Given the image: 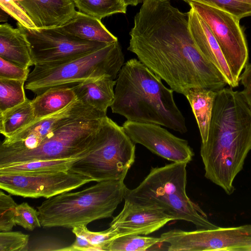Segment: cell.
I'll use <instances>...</instances> for the list:
<instances>
[{
	"label": "cell",
	"instance_id": "d4e9b609",
	"mask_svg": "<svg viewBox=\"0 0 251 251\" xmlns=\"http://www.w3.org/2000/svg\"><path fill=\"white\" fill-rule=\"evenodd\" d=\"M35 120L31 100L0 112V132L8 138Z\"/></svg>",
	"mask_w": 251,
	"mask_h": 251
},
{
	"label": "cell",
	"instance_id": "6da1fadb",
	"mask_svg": "<svg viewBox=\"0 0 251 251\" xmlns=\"http://www.w3.org/2000/svg\"><path fill=\"white\" fill-rule=\"evenodd\" d=\"M127 50L174 92L193 87L218 91L227 85L200 52L191 36L188 13L170 0H145L134 18Z\"/></svg>",
	"mask_w": 251,
	"mask_h": 251
},
{
	"label": "cell",
	"instance_id": "8d00e7d4",
	"mask_svg": "<svg viewBox=\"0 0 251 251\" xmlns=\"http://www.w3.org/2000/svg\"><path fill=\"white\" fill-rule=\"evenodd\" d=\"M76 238L75 242L68 247L62 248L60 251H101V249L97 246L91 244L85 237L75 235Z\"/></svg>",
	"mask_w": 251,
	"mask_h": 251
},
{
	"label": "cell",
	"instance_id": "3957f363",
	"mask_svg": "<svg viewBox=\"0 0 251 251\" xmlns=\"http://www.w3.org/2000/svg\"><path fill=\"white\" fill-rule=\"evenodd\" d=\"M173 92L140 60L132 58L118 74L110 108L127 121L156 124L184 133L187 131L185 118Z\"/></svg>",
	"mask_w": 251,
	"mask_h": 251
},
{
	"label": "cell",
	"instance_id": "1f68e13d",
	"mask_svg": "<svg viewBox=\"0 0 251 251\" xmlns=\"http://www.w3.org/2000/svg\"><path fill=\"white\" fill-rule=\"evenodd\" d=\"M29 237L19 231H0V251H27Z\"/></svg>",
	"mask_w": 251,
	"mask_h": 251
},
{
	"label": "cell",
	"instance_id": "30bf717a",
	"mask_svg": "<svg viewBox=\"0 0 251 251\" xmlns=\"http://www.w3.org/2000/svg\"><path fill=\"white\" fill-rule=\"evenodd\" d=\"M17 26L29 43L34 65L63 63L96 51L108 44L81 40L65 32L59 26L29 28L19 23Z\"/></svg>",
	"mask_w": 251,
	"mask_h": 251
},
{
	"label": "cell",
	"instance_id": "4dcf8cb0",
	"mask_svg": "<svg viewBox=\"0 0 251 251\" xmlns=\"http://www.w3.org/2000/svg\"><path fill=\"white\" fill-rule=\"evenodd\" d=\"M17 204L10 196L0 192V231H10L15 223Z\"/></svg>",
	"mask_w": 251,
	"mask_h": 251
},
{
	"label": "cell",
	"instance_id": "9a60e30c",
	"mask_svg": "<svg viewBox=\"0 0 251 251\" xmlns=\"http://www.w3.org/2000/svg\"><path fill=\"white\" fill-rule=\"evenodd\" d=\"M186 162H173L152 167L149 174L135 188L129 189L125 197L140 200L163 195L187 194Z\"/></svg>",
	"mask_w": 251,
	"mask_h": 251
},
{
	"label": "cell",
	"instance_id": "484cf974",
	"mask_svg": "<svg viewBox=\"0 0 251 251\" xmlns=\"http://www.w3.org/2000/svg\"><path fill=\"white\" fill-rule=\"evenodd\" d=\"M79 11L100 20L115 14H125L127 5L121 0H73Z\"/></svg>",
	"mask_w": 251,
	"mask_h": 251
},
{
	"label": "cell",
	"instance_id": "836d02e7",
	"mask_svg": "<svg viewBox=\"0 0 251 251\" xmlns=\"http://www.w3.org/2000/svg\"><path fill=\"white\" fill-rule=\"evenodd\" d=\"M0 8L25 27L36 28V26L24 9L15 0H0Z\"/></svg>",
	"mask_w": 251,
	"mask_h": 251
},
{
	"label": "cell",
	"instance_id": "83f0119b",
	"mask_svg": "<svg viewBox=\"0 0 251 251\" xmlns=\"http://www.w3.org/2000/svg\"><path fill=\"white\" fill-rule=\"evenodd\" d=\"M25 81L0 78V112L24 102Z\"/></svg>",
	"mask_w": 251,
	"mask_h": 251
},
{
	"label": "cell",
	"instance_id": "52a82bcc",
	"mask_svg": "<svg viewBox=\"0 0 251 251\" xmlns=\"http://www.w3.org/2000/svg\"><path fill=\"white\" fill-rule=\"evenodd\" d=\"M135 158V143L123 126L106 116L102 119L93 150L75 161L69 171L97 182L124 180Z\"/></svg>",
	"mask_w": 251,
	"mask_h": 251
},
{
	"label": "cell",
	"instance_id": "d6a6232c",
	"mask_svg": "<svg viewBox=\"0 0 251 251\" xmlns=\"http://www.w3.org/2000/svg\"><path fill=\"white\" fill-rule=\"evenodd\" d=\"M15 221L16 225L30 231L41 226L38 210L27 202L17 205Z\"/></svg>",
	"mask_w": 251,
	"mask_h": 251
},
{
	"label": "cell",
	"instance_id": "d590c367",
	"mask_svg": "<svg viewBox=\"0 0 251 251\" xmlns=\"http://www.w3.org/2000/svg\"><path fill=\"white\" fill-rule=\"evenodd\" d=\"M240 81L243 89L242 95L251 107V63H248L240 76Z\"/></svg>",
	"mask_w": 251,
	"mask_h": 251
},
{
	"label": "cell",
	"instance_id": "ffe728a7",
	"mask_svg": "<svg viewBox=\"0 0 251 251\" xmlns=\"http://www.w3.org/2000/svg\"><path fill=\"white\" fill-rule=\"evenodd\" d=\"M0 57L25 68L34 65L25 34L7 23L0 25Z\"/></svg>",
	"mask_w": 251,
	"mask_h": 251
},
{
	"label": "cell",
	"instance_id": "5bb4252c",
	"mask_svg": "<svg viewBox=\"0 0 251 251\" xmlns=\"http://www.w3.org/2000/svg\"><path fill=\"white\" fill-rule=\"evenodd\" d=\"M124 200L123 209L109 224L110 226L116 229L119 236L127 234L148 235L173 221L158 206L126 198Z\"/></svg>",
	"mask_w": 251,
	"mask_h": 251
},
{
	"label": "cell",
	"instance_id": "e0dca14e",
	"mask_svg": "<svg viewBox=\"0 0 251 251\" xmlns=\"http://www.w3.org/2000/svg\"><path fill=\"white\" fill-rule=\"evenodd\" d=\"M36 28L62 25L76 12L73 0H15Z\"/></svg>",
	"mask_w": 251,
	"mask_h": 251
},
{
	"label": "cell",
	"instance_id": "277c9868",
	"mask_svg": "<svg viewBox=\"0 0 251 251\" xmlns=\"http://www.w3.org/2000/svg\"><path fill=\"white\" fill-rule=\"evenodd\" d=\"M128 190L124 180H107L47 199L37 207L41 226L73 228L111 217Z\"/></svg>",
	"mask_w": 251,
	"mask_h": 251
},
{
	"label": "cell",
	"instance_id": "74e56055",
	"mask_svg": "<svg viewBox=\"0 0 251 251\" xmlns=\"http://www.w3.org/2000/svg\"><path fill=\"white\" fill-rule=\"evenodd\" d=\"M127 5L136 6L138 4L143 3L145 0H121Z\"/></svg>",
	"mask_w": 251,
	"mask_h": 251
},
{
	"label": "cell",
	"instance_id": "4fadbf2b",
	"mask_svg": "<svg viewBox=\"0 0 251 251\" xmlns=\"http://www.w3.org/2000/svg\"><path fill=\"white\" fill-rule=\"evenodd\" d=\"M92 107L76 100L53 114L35 119L32 122L1 143L0 150H21L38 147L46 137L67 120Z\"/></svg>",
	"mask_w": 251,
	"mask_h": 251
},
{
	"label": "cell",
	"instance_id": "7402d4cb",
	"mask_svg": "<svg viewBox=\"0 0 251 251\" xmlns=\"http://www.w3.org/2000/svg\"><path fill=\"white\" fill-rule=\"evenodd\" d=\"M76 100L73 86L66 85L50 88L31 100L35 119L53 114Z\"/></svg>",
	"mask_w": 251,
	"mask_h": 251
},
{
	"label": "cell",
	"instance_id": "603a6c76",
	"mask_svg": "<svg viewBox=\"0 0 251 251\" xmlns=\"http://www.w3.org/2000/svg\"><path fill=\"white\" fill-rule=\"evenodd\" d=\"M217 91L201 88L189 89L185 94L197 121L201 139L206 142L212 116Z\"/></svg>",
	"mask_w": 251,
	"mask_h": 251
},
{
	"label": "cell",
	"instance_id": "ac0fdd59",
	"mask_svg": "<svg viewBox=\"0 0 251 251\" xmlns=\"http://www.w3.org/2000/svg\"><path fill=\"white\" fill-rule=\"evenodd\" d=\"M132 201L159 206L173 220H184L193 223L199 229H213L218 226L210 222L206 214L187 194L163 195L145 199Z\"/></svg>",
	"mask_w": 251,
	"mask_h": 251
},
{
	"label": "cell",
	"instance_id": "2e32d148",
	"mask_svg": "<svg viewBox=\"0 0 251 251\" xmlns=\"http://www.w3.org/2000/svg\"><path fill=\"white\" fill-rule=\"evenodd\" d=\"M188 13L189 28L194 42L202 55L221 73L227 85L232 88L239 85L216 40L209 27L194 8Z\"/></svg>",
	"mask_w": 251,
	"mask_h": 251
},
{
	"label": "cell",
	"instance_id": "9c48e42d",
	"mask_svg": "<svg viewBox=\"0 0 251 251\" xmlns=\"http://www.w3.org/2000/svg\"><path fill=\"white\" fill-rule=\"evenodd\" d=\"M189 4L206 23L226 60L235 79L248 64L249 50L240 20L231 14L196 1Z\"/></svg>",
	"mask_w": 251,
	"mask_h": 251
},
{
	"label": "cell",
	"instance_id": "ba28073f",
	"mask_svg": "<svg viewBox=\"0 0 251 251\" xmlns=\"http://www.w3.org/2000/svg\"><path fill=\"white\" fill-rule=\"evenodd\" d=\"M160 237L169 251H251V224L193 231L175 229Z\"/></svg>",
	"mask_w": 251,
	"mask_h": 251
},
{
	"label": "cell",
	"instance_id": "cb8c5ba5",
	"mask_svg": "<svg viewBox=\"0 0 251 251\" xmlns=\"http://www.w3.org/2000/svg\"><path fill=\"white\" fill-rule=\"evenodd\" d=\"M81 158L40 160L13 163L0 167V174H36L69 171L73 164Z\"/></svg>",
	"mask_w": 251,
	"mask_h": 251
},
{
	"label": "cell",
	"instance_id": "7a4b0ae2",
	"mask_svg": "<svg viewBox=\"0 0 251 251\" xmlns=\"http://www.w3.org/2000/svg\"><path fill=\"white\" fill-rule=\"evenodd\" d=\"M251 150V107L240 92L217 91L207 139L200 154L205 177L231 195Z\"/></svg>",
	"mask_w": 251,
	"mask_h": 251
},
{
	"label": "cell",
	"instance_id": "44dd1931",
	"mask_svg": "<svg viewBox=\"0 0 251 251\" xmlns=\"http://www.w3.org/2000/svg\"><path fill=\"white\" fill-rule=\"evenodd\" d=\"M59 27L65 32L83 40L107 44L118 41L101 20L80 11H76L71 19Z\"/></svg>",
	"mask_w": 251,
	"mask_h": 251
},
{
	"label": "cell",
	"instance_id": "5b68a950",
	"mask_svg": "<svg viewBox=\"0 0 251 251\" xmlns=\"http://www.w3.org/2000/svg\"><path fill=\"white\" fill-rule=\"evenodd\" d=\"M93 108L70 118L32 149L0 150V167L40 160L83 158L93 150L103 118Z\"/></svg>",
	"mask_w": 251,
	"mask_h": 251
},
{
	"label": "cell",
	"instance_id": "d6986e66",
	"mask_svg": "<svg viewBox=\"0 0 251 251\" xmlns=\"http://www.w3.org/2000/svg\"><path fill=\"white\" fill-rule=\"evenodd\" d=\"M116 80L109 75L85 80L75 84L73 88L77 100L106 115L112 104Z\"/></svg>",
	"mask_w": 251,
	"mask_h": 251
},
{
	"label": "cell",
	"instance_id": "f1b7e54d",
	"mask_svg": "<svg viewBox=\"0 0 251 251\" xmlns=\"http://www.w3.org/2000/svg\"><path fill=\"white\" fill-rule=\"evenodd\" d=\"M188 4L196 1L226 11L239 20L251 16V0H182Z\"/></svg>",
	"mask_w": 251,
	"mask_h": 251
},
{
	"label": "cell",
	"instance_id": "f546056e",
	"mask_svg": "<svg viewBox=\"0 0 251 251\" xmlns=\"http://www.w3.org/2000/svg\"><path fill=\"white\" fill-rule=\"evenodd\" d=\"M72 232L75 235L85 237L91 244L100 248L101 251H106L107 244L119 236L116 229L111 226L102 231L95 232L89 230L86 226H78L74 227Z\"/></svg>",
	"mask_w": 251,
	"mask_h": 251
},
{
	"label": "cell",
	"instance_id": "4316f807",
	"mask_svg": "<svg viewBox=\"0 0 251 251\" xmlns=\"http://www.w3.org/2000/svg\"><path fill=\"white\" fill-rule=\"evenodd\" d=\"M162 243L160 237L127 234L118 236L107 245V251H145L154 245Z\"/></svg>",
	"mask_w": 251,
	"mask_h": 251
},
{
	"label": "cell",
	"instance_id": "8fae6325",
	"mask_svg": "<svg viewBox=\"0 0 251 251\" xmlns=\"http://www.w3.org/2000/svg\"><path fill=\"white\" fill-rule=\"evenodd\" d=\"M90 177L70 171L36 174H0V188L24 198L49 199L77 189Z\"/></svg>",
	"mask_w": 251,
	"mask_h": 251
},
{
	"label": "cell",
	"instance_id": "e575fe53",
	"mask_svg": "<svg viewBox=\"0 0 251 251\" xmlns=\"http://www.w3.org/2000/svg\"><path fill=\"white\" fill-rule=\"evenodd\" d=\"M29 74V68H23L0 57V78L26 81Z\"/></svg>",
	"mask_w": 251,
	"mask_h": 251
},
{
	"label": "cell",
	"instance_id": "8992f818",
	"mask_svg": "<svg viewBox=\"0 0 251 251\" xmlns=\"http://www.w3.org/2000/svg\"><path fill=\"white\" fill-rule=\"evenodd\" d=\"M124 61L121 47L117 41L63 63L35 64L25 88L38 95L52 87L75 84L104 75H109L115 79Z\"/></svg>",
	"mask_w": 251,
	"mask_h": 251
},
{
	"label": "cell",
	"instance_id": "7c38bea8",
	"mask_svg": "<svg viewBox=\"0 0 251 251\" xmlns=\"http://www.w3.org/2000/svg\"><path fill=\"white\" fill-rule=\"evenodd\" d=\"M122 126L134 143L169 161L188 163L194 155L187 140L175 136L160 125L126 120Z\"/></svg>",
	"mask_w": 251,
	"mask_h": 251
}]
</instances>
